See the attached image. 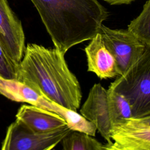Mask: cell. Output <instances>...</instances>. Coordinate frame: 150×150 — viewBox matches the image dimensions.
Listing matches in <instances>:
<instances>
[{
	"label": "cell",
	"instance_id": "4fadbf2b",
	"mask_svg": "<svg viewBox=\"0 0 150 150\" xmlns=\"http://www.w3.org/2000/svg\"><path fill=\"white\" fill-rule=\"evenodd\" d=\"M127 30L141 42L150 46V0L144 5L140 14L131 21Z\"/></svg>",
	"mask_w": 150,
	"mask_h": 150
},
{
	"label": "cell",
	"instance_id": "52a82bcc",
	"mask_svg": "<svg viewBox=\"0 0 150 150\" xmlns=\"http://www.w3.org/2000/svg\"><path fill=\"white\" fill-rule=\"evenodd\" d=\"M80 112L84 118L95 125L107 142H112L111 131L114 124L118 120L108 90L100 83L94 84L80 108Z\"/></svg>",
	"mask_w": 150,
	"mask_h": 150
},
{
	"label": "cell",
	"instance_id": "8992f818",
	"mask_svg": "<svg viewBox=\"0 0 150 150\" xmlns=\"http://www.w3.org/2000/svg\"><path fill=\"white\" fill-rule=\"evenodd\" d=\"M98 33L115 60L119 75L135 64L150 46L141 42L127 29H112L102 24Z\"/></svg>",
	"mask_w": 150,
	"mask_h": 150
},
{
	"label": "cell",
	"instance_id": "9a60e30c",
	"mask_svg": "<svg viewBox=\"0 0 150 150\" xmlns=\"http://www.w3.org/2000/svg\"><path fill=\"white\" fill-rule=\"evenodd\" d=\"M110 5H122L129 4L135 0H104Z\"/></svg>",
	"mask_w": 150,
	"mask_h": 150
},
{
	"label": "cell",
	"instance_id": "9c48e42d",
	"mask_svg": "<svg viewBox=\"0 0 150 150\" xmlns=\"http://www.w3.org/2000/svg\"><path fill=\"white\" fill-rule=\"evenodd\" d=\"M25 42L21 21L10 7L8 0H0V43L17 64L23 57Z\"/></svg>",
	"mask_w": 150,
	"mask_h": 150
},
{
	"label": "cell",
	"instance_id": "ba28073f",
	"mask_svg": "<svg viewBox=\"0 0 150 150\" xmlns=\"http://www.w3.org/2000/svg\"><path fill=\"white\" fill-rule=\"evenodd\" d=\"M110 138L116 146L123 150H150V115L116 122Z\"/></svg>",
	"mask_w": 150,
	"mask_h": 150
},
{
	"label": "cell",
	"instance_id": "3957f363",
	"mask_svg": "<svg viewBox=\"0 0 150 150\" xmlns=\"http://www.w3.org/2000/svg\"><path fill=\"white\" fill-rule=\"evenodd\" d=\"M108 88L127 99L132 117L150 115V46L135 64L111 83Z\"/></svg>",
	"mask_w": 150,
	"mask_h": 150
},
{
	"label": "cell",
	"instance_id": "6da1fadb",
	"mask_svg": "<svg viewBox=\"0 0 150 150\" xmlns=\"http://www.w3.org/2000/svg\"><path fill=\"white\" fill-rule=\"evenodd\" d=\"M16 80L63 107L73 111L80 107V83L64 54L55 47L28 43L18 65Z\"/></svg>",
	"mask_w": 150,
	"mask_h": 150
},
{
	"label": "cell",
	"instance_id": "277c9868",
	"mask_svg": "<svg viewBox=\"0 0 150 150\" xmlns=\"http://www.w3.org/2000/svg\"><path fill=\"white\" fill-rule=\"evenodd\" d=\"M3 94L12 101L27 103L60 115L73 131L84 132L93 137L96 135L97 129L95 125L80 114L49 100L17 80H11L6 82L3 87Z\"/></svg>",
	"mask_w": 150,
	"mask_h": 150
},
{
	"label": "cell",
	"instance_id": "7a4b0ae2",
	"mask_svg": "<svg viewBox=\"0 0 150 150\" xmlns=\"http://www.w3.org/2000/svg\"><path fill=\"white\" fill-rule=\"evenodd\" d=\"M54 47L65 54L73 46L91 40L108 18L97 0H30Z\"/></svg>",
	"mask_w": 150,
	"mask_h": 150
},
{
	"label": "cell",
	"instance_id": "30bf717a",
	"mask_svg": "<svg viewBox=\"0 0 150 150\" xmlns=\"http://www.w3.org/2000/svg\"><path fill=\"white\" fill-rule=\"evenodd\" d=\"M84 50L88 71L95 73L101 79L119 76L115 60L105 47L99 33L91 39Z\"/></svg>",
	"mask_w": 150,
	"mask_h": 150
},
{
	"label": "cell",
	"instance_id": "5bb4252c",
	"mask_svg": "<svg viewBox=\"0 0 150 150\" xmlns=\"http://www.w3.org/2000/svg\"><path fill=\"white\" fill-rule=\"evenodd\" d=\"M18 65L11 59L0 43V78L16 80Z\"/></svg>",
	"mask_w": 150,
	"mask_h": 150
},
{
	"label": "cell",
	"instance_id": "7c38bea8",
	"mask_svg": "<svg viewBox=\"0 0 150 150\" xmlns=\"http://www.w3.org/2000/svg\"><path fill=\"white\" fill-rule=\"evenodd\" d=\"M62 150H105V145L86 133L71 130L62 141Z\"/></svg>",
	"mask_w": 150,
	"mask_h": 150
},
{
	"label": "cell",
	"instance_id": "8fae6325",
	"mask_svg": "<svg viewBox=\"0 0 150 150\" xmlns=\"http://www.w3.org/2000/svg\"><path fill=\"white\" fill-rule=\"evenodd\" d=\"M16 118L36 132H47L67 125L60 115L32 105H22Z\"/></svg>",
	"mask_w": 150,
	"mask_h": 150
},
{
	"label": "cell",
	"instance_id": "5b68a950",
	"mask_svg": "<svg viewBox=\"0 0 150 150\" xmlns=\"http://www.w3.org/2000/svg\"><path fill=\"white\" fill-rule=\"evenodd\" d=\"M71 131L66 125L47 132H36L16 120L8 128L1 150H52Z\"/></svg>",
	"mask_w": 150,
	"mask_h": 150
},
{
	"label": "cell",
	"instance_id": "2e32d148",
	"mask_svg": "<svg viewBox=\"0 0 150 150\" xmlns=\"http://www.w3.org/2000/svg\"><path fill=\"white\" fill-rule=\"evenodd\" d=\"M105 150H123L116 146L112 142H108L105 145Z\"/></svg>",
	"mask_w": 150,
	"mask_h": 150
}]
</instances>
